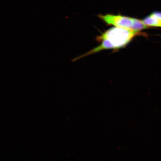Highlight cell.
<instances>
[{"mask_svg": "<svg viewBox=\"0 0 161 161\" xmlns=\"http://www.w3.org/2000/svg\"><path fill=\"white\" fill-rule=\"evenodd\" d=\"M99 17L108 25H113L117 27L125 28L138 32L149 28L142 21L135 18L112 14L100 15Z\"/></svg>", "mask_w": 161, "mask_h": 161, "instance_id": "2", "label": "cell"}, {"mask_svg": "<svg viewBox=\"0 0 161 161\" xmlns=\"http://www.w3.org/2000/svg\"><path fill=\"white\" fill-rule=\"evenodd\" d=\"M142 21L148 27H161V12H154Z\"/></svg>", "mask_w": 161, "mask_h": 161, "instance_id": "3", "label": "cell"}, {"mask_svg": "<svg viewBox=\"0 0 161 161\" xmlns=\"http://www.w3.org/2000/svg\"><path fill=\"white\" fill-rule=\"evenodd\" d=\"M143 34L141 32L125 29L114 27L110 28L101 35L98 36L97 40L101 42L97 47L90 50L87 53L72 60L75 61L82 58L91 54L96 53L106 49H117L125 47L135 36Z\"/></svg>", "mask_w": 161, "mask_h": 161, "instance_id": "1", "label": "cell"}]
</instances>
